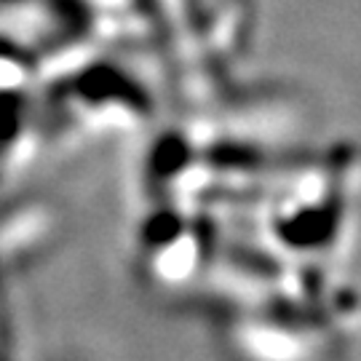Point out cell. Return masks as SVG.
Masks as SVG:
<instances>
[{
    "instance_id": "6da1fadb",
    "label": "cell",
    "mask_w": 361,
    "mask_h": 361,
    "mask_svg": "<svg viewBox=\"0 0 361 361\" xmlns=\"http://www.w3.org/2000/svg\"><path fill=\"white\" fill-rule=\"evenodd\" d=\"M343 217V201L340 198H324L319 204H310L286 214L276 222V238L289 249L310 252L324 249L335 241Z\"/></svg>"
}]
</instances>
